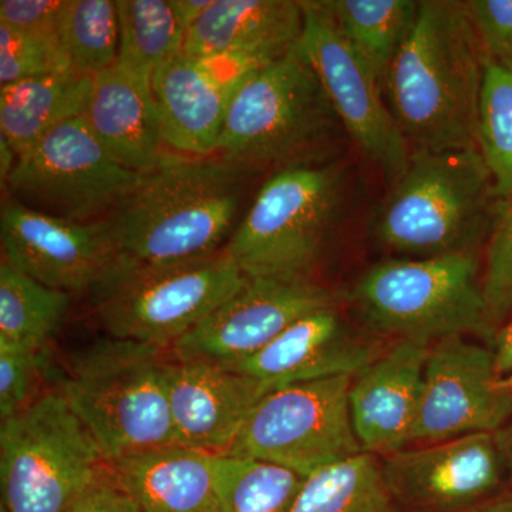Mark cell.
<instances>
[{
  "label": "cell",
  "instance_id": "cell-1",
  "mask_svg": "<svg viewBox=\"0 0 512 512\" xmlns=\"http://www.w3.org/2000/svg\"><path fill=\"white\" fill-rule=\"evenodd\" d=\"M485 60L464 2H420L383 82L387 107L413 150H478Z\"/></svg>",
  "mask_w": 512,
  "mask_h": 512
},
{
  "label": "cell",
  "instance_id": "cell-2",
  "mask_svg": "<svg viewBox=\"0 0 512 512\" xmlns=\"http://www.w3.org/2000/svg\"><path fill=\"white\" fill-rule=\"evenodd\" d=\"M242 173L218 156H165L107 220L117 265L180 264L221 252Z\"/></svg>",
  "mask_w": 512,
  "mask_h": 512
},
{
  "label": "cell",
  "instance_id": "cell-3",
  "mask_svg": "<svg viewBox=\"0 0 512 512\" xmlns=\"http://www.w3.org/2000/svg\"><path fill=\"white\" fill-rule=\"evenodd\" d=\"M171 349L97 340L74 353L59 384L107 463L178 446L168 403Z\"/></svg>",
  "mask_w": 512,
  "mask_h": 512
},
{
  "label": "cell",
  "instance_id": "cell-4",
  "mask_svg": "<svg viewBox=\"0 0 512 512\" xmlns=\"http://www.w3.org/2000/svg\"><path fill=\"white\" fill-rule=\"evenodd\" d=\"M497 202L477 148L413 150L377 212L375 234L384 247L406 258L480 252Z\"/></svg>",
  "mask_w": 512,
  "mask_h": 512
},
{
  "label": "cell",
  "instance_id": "cell-5",
  "mask_svg": "<svg viewBox=\"0 0 512 512\" xmlns=\"http://www.w3.org/2000/svg\"><path fill=\"white\" fill-rule=\"evenodd\" d=\"M342 165L320 158L286 165L259 190L222 249L248 278L311 281L342 220Z\"/></svg>",
  "mask_w": 512,
  "mask_h": 512
},
{
  "label": "cell",
  "instance_id": "cell-6",
  "mask_svg": "<svg viewBox=\"0 0 512 512\" xmlns=\"http://www.w3.org/2000/svg\"><path fill=\"white\" fill-rule=\"evenodd\" d=\"M343 130L312 67L292 47L256 70L232 100L215 156L239 170L313 160Z\"/></svg>",
  "mask_w": 512,
  "mask_h": 512
},
{
  "label": "cell",
  "instance_id": "cell-7",
  "mask_svg": "<svg viewBox=\"0 0 512 512\" xmlns=\"http://www.w3.org/2000/svg\"><path fill=\"white\" fill-rule=\"evenodd\" d=\"M352 301L370 329L394 339L493 336L480 252L379 262L353 286Z\"/></svg>",
  "mask_w": 512,
  "mask_h": 512
},
{
  "label": "cell",
  "instance_id": "cell-8",
  "mask_svg": "<svg viewBox=\"0 0 512 512\" xmlns=\"http://www.w3.org/2000/svg\"><path fill=\"white\" fill-rule=\"evenodd\" d=\"M224 251L171 265H117L94 291L107 336L171 349L245 284Z\"/></svg>",
  "mask_w": 512,
  "mask_h": 512
},
{
  "label": "cell",
  "instance_id": "cell-9",
  "mask_svg": "<svg viewBox=\"0 0 512 512\" xmlns=\"http://www.w3.org/2000/svg\"><path fill=\"white\" fill-rule=\"evenodd\" d=\"M59 386L0 427L3 512H66L106 464Z\"/></svg>",
  "mask_w": 512,
  "mask_h": 512
},
{
  "label": "cell",
  "instance_id": "cell-10",
  "mask_svg": "<svg viewBox=\"0 0 512 512\" xmlns=\"http://www.w3.org/2000/svg\"><path fill=\"white\" fill-rule=\"evenodd\" d=\"M353 376L269 390L242 424L227 456L255 458L309 477L363 453L350 417Z\"/></svg>",
  "mask_w": 512,
  "mask_h": 512
},
{
  "label": "cell",
  "instance_id": "cell-11",
  "mask_svg": "<svg viewBox=\"0 0 512 512\" xmlns=\"http://www.w3.org/2000/svg\"><path fill=\"white\" fill-rule=\"evenodd\" d=\"M143 177L111 156L80 116L20 153L6 184L32 210L93 222L116 210Z\"/></svg>",
  "mask_w": 512,
  "mask_h": 512
},
{
  "label": "cell",
  "instance_id": "cell-12",
  "mask_svg": "<svg viewBox=\"0 0 512 512\" xmlns=\"http://www.w3.org/2000/svg\"><path fill=\"white\" fill-rule=\"evenodd\" d=\"M303 29L296 47L318 77L343 130L396 183L413 148L393 119L382 83L350 45L322 0L302 2Z\"/></svg>",
  "mask_w": 512,
  "mask_h": 512
},
{
  "label": "cell",
  "instance_id": "cell-13",
  "mask_svg": "<svg viewBox=\"0 0 512 512\" xmlns=\"http://www.w3.org/2000/svg\"><path fill=\"white\" fill-rule=\"evenodd\" d=\"M493 348L448 336L431 343L410 446L497 433L512 419Z\"/></svg>",
  "mask_w": 512,
  "mask_h": 512
},
{
  "label": "cell",
  "instance_id": "cell-14",
  "mask_svg": "<svg viewBox=\"0 0 512 512\" xmlns=\"http://www.w3.org/2000/svg\"><path fill=\"white\" fill-rule=\"evenodd\" d=\"M279 56L181 53L163 64L153 76L151 89L164 146L185 157L215 156L238 90L256 70Z\"/></svg>",
  "mask_w": 512,
  "mask_h": 512
},
{
  "label": "cell",
  "instance_id": "cell-15",
  "mask_svg": "<svg viewBox=\"0 0 512 512\" xmlns=\"http://www.w3.org/2000/svg\"><path fill=\"white\" fill-rule=\"evenodd\" d=\"M3 262L57 291H97L119 262L107 221L77 222L20 202L2 208Z\"/></svg>",
  "mask_w": 512,
  "mask_h": 512
},
{
  "label": "cell",
  "instance_id": "cell-16",
  "mask_svg": "<svg viewBox=\"0 0 512 512\" xmlns=\"http://www.w3.org/2000/svg\"><path fill=\"white\" fill-rule=\"evenodd\" d=\"M332 305L333 293L312 281L248 278L171 353L181 362L231 367L261 352L296 320Z\"/></svg>",
  "mask_w": 512,
  "mask_h": 512
},
{
  "label": "cell",
  "instance_id": "cell-17",
  "mask_svg": "<svg viewBox=\"0 0 512 512\" xmlns=\"http://www.w3.org/2000/svg\"><path fill=\"white\" fill-rule=\"evenodd\" d=\"M394 500L426 512H466L505 476L494 433L407 447L380 458Z\"/></svg>",
  "mask_w": 512,
  "mask_h": 512
},
{
  "label": "cell",
  "instance_id": "cell-18",
  "mask_svg": "<svg viewBox=\"0 0 512 512\" xmlns=\"http://www.w3.org/2000/svg\"><path fill=\"white\" fill-rule=\"evenodd\" d=\"M383 349L375 340L360 336L336 303L296 320L261 352L227 369L274 390L289 384L355 376Z\"/></svg>",
  "mask_w": 512,
  "mask_h": 512
},
{
  "label": "cell",
  "instance_id": "cell-19",
  "mask_svg": "<svg viewBox=\"0 0 512 512\" xmlns=\"http://www.w3.org/2000/svg\"><path fill=\"white\" fill-rule=\"evenodd\" d=\"M431 343L396 339L353 376L350 417L363 453L383 458L410 447Z\"/></svg>",
  "mask_w": 512,
  "mask_h": 512
},
{
  "label": "cell",
  "instance_id": "cell-20",
  "mask_svg": "<svg viewBox=\"0 0 512 512\" xmlns=\"http://www.w3.org/2000/svg\"><path fill=\"white\" fill-rule=\"evenodd\" d=\"M168 403L178 446L227 454L268 387L234 370L171 360Z\"/></svg>",
  "mask_w": 512,
  "mask_h": 512
},
{
  "label": "cell",
  "instance_id": "cell-21",
  "mask_svg": "<svg viewBox=\"0 0 512 512\" xmlns=\"http://www.w3.org/2000/svg\"><path fill=\"white\" fill-rule=\"evenodd\" d=\"M82 117L111 156L128 170L148 174L164 160L153 89L117 64L93 77Z\"/></svg>",
  "mask_w": 512,
  "mask_h": 512
},
{
  "label": "cell",
  "instance_id": "cell-22",
  "mask_svg": "<svg viewBox=\"0 0 512 512\" xmlns=\"http://www.w3.org/2000/svg\"><path fill=\"white\" fill-rule=\"evenodd\" d=\"M303 29L302 2L214 0L187 32L184 53L194 56L266 53L284 55Z\"/></svg>",
  "mask_w": 512,
  "mask_h": 512
},
{
  "label": "cell",
  "instance_id": "cell-23",
  "mask_svg": "<svg viewBox=\"0 0 512 512\" xmlns=\"http://www.w3.org/2000/svg\"><path fill=\"white\" fill-rule=\"evenodd\" d=\"M212 454L160 448L111 463L141 512H221Z\"/></svg>",
  "mask_w": 512,
  "mask_h": 512
},
{
  "label": "cell",
  "instance_id": "cell-24",
  "mask_svg": "<svg viewBox=\"0 0 512 512\" xmlns=\"http://www.w3.org/2000/svg\"><path fill=\"white\" fill-rule=\"evenodd\" d=\"M93 77L69 70L0 87V136L23 153L53 128L83 116Z\"/></svg>",
  "mask_w": 512,
  "mask_h": 512
},
{
  "label": "cell",
  "instance_id": "cell-25",
  "mask_svg": "<svg viewBox=\"0 0 512 512\" xmlns=\"http://www.w3.org/2000/svg\"><path fill=\"white\" fill-rule=\"evenodd\" d=\"M73 295L47 288L2 261L0 346L45 352L62 328Z\"/></svg>",
  "mask_w": 512,
  "mask_h": 512
},
{
  "label": "cell",
  "instance_id": "cell-26",
  "mask_svg": "<svg viewBox=\"0 0 512 512\" xmlns=\"http://www.w3.org/2000/svg\"><path fill=\"white\" fill-rule=\"evenodd\" d=\"M322 3L383 86L390 64L416 23L420 2L322 0Z\"/></svg>",
  "mask_w": 512,
  "mask_h": 512
},
{
  "label": "cell",
  "instance_id": "cell-27",
  "mask_svg": "<svg viewBox=\"0 0 512 512\" xmlns=\"http://www.w3.org/2000/svg\"><path fill=\"white\" fill-rule=\"evenodd\" d=\"M120 46L117 66L151 86L163 64L184 53L187 30L171 0H116Z\"/></svg>",
  "mask_w": 512,
  "mask_h": 512
},
{
  "label": "cell",
  "instance_id": "cell-28",
  "mask_svg": "<svg viewBox=\"0 0 512 512\" xmlns=\"http://www.w3.org/2000/svg\"><path fill=\"white\" fill-rule=\"evenodd\" d=\"M291 512H396L380 458L362 453L305 478Z\"/></svg>",
  "mask_w": 512,
  "mask_h": 512
},
{
  "label": "cell",
  "instance_id": "cell-29",
  "mask_svg": "<svg viewBox=\"0 0 512 512\" xmlns=\"http://www.w3.org/2000/svg\"><path fill=\"white\" fill-rule=\"evenodd\" d=\"M221 512H291L305 477L255 458L212 454Z\"/></svg>",
  "mask_w": 512,
  "mask_h": 512
},
{
  "label": "cell",
  "instance_id": "cell-30",
  "mask_svg": "<svg viewBox=\"0 0 512 512\" xmlns=\"http://www.w3.org/2000/svg\"><path fill=\"white\" fill-rule=\"evenodd\" d=\"M64 52L77 72L94 77L119 57V12L113 0H64L59 20Z\"/></svg>",
  "mask_w": 512,
  "mask_h": 512
},
{
  "label": "cell",
  "instance_id": "cell-31",
  "mask_svg": "<svg viewBox=\"0 0 512 512\" xmlns=\"http://www.w3.org/2000/svg\"><path fill=\"white\" fill-rule=\"evenodd\" d=\"M478 151L498 200L512 194V67L485 60L478 104Z\"/></svg>",
  "mask_w": 512,
  "mask_h": 512
},
{
  "label": "cell",
  "instance_id": "cell-32",
  "mask_svg": "<svg viewBox=\"0 0 512 512\" xmlns=\"http://www.w3.org/2000/svg\"><path fill=\"white\" fill-rule=\"evenodd\" d=\"M483 293L488 325L494 335L512 316V194L495 205L485 242Z\"/></svg>",
  "mask_w": 512,
  "mask_h": 512
},
{
  "label": "cell",
  "instance_id": "cell-33",
  "mask_svg": "<svg viewBox=\"0 0 512 512\" xmlns=\"http://www.w3.org/2000/svg\"><path fill=\"white\" fill-rule=\"evenodd\" d=\"M74 67L59 36L20 32L0 23V84L22 82Z\"/></svg>",
  "mask_w": 512,
  "mask_h": 512
},
{
  "label": "cell",
  "instance_id": "cell-34",
  "mask_svg": "<svg viewBox=\"0 0 512 512\" xmlns=\"http://www.w3.org/2000/svg\"><path fill=\"white\" fill-rule=\"evenodd\" d=\"M43 352L0 346V417H10L28 409L45 390L42 380Z\"/></svg>",
  "mask_w": 512,
  "mask_h": 512
},
{
  "label": "cell",
  "instance_id": "cell-35",
  "mask_svg": "<svg viewBox=\"0 0 512 512\" xmlns=\"http://www.w3.org/2000/svg\"><path fill=\"white\" fill-rule=\"evenodd\" d=\"M464 5L485 57L512 67V0H468Z\"/></svg>",
  "mask_w": 512,
  "mask_h": 512
},
{
  "label": "cell",
  "instance_id": "cell-36",
  "mask_svg": "<svg viewBox=\"0 0 512 512\" xmlns=\"http://www.w3.org/2000/svg\"><path fill=\"white\" fill-rule=\"evenodd\" d=\"M66 512H141L110 463L77 495Z\"/></svg>",
  "mask_w": 512,
  "mask_h": 512
},
{
  "label": "cell",
  "instance_id": "cell-37",
  "mask_svg": "<svg viewBox=\"0 0 512 512\" xmlns=\"http://www.w3.org/2000/svg\"><path fill=\"white\" fill-rule=\"evenodd\" d=\"M64 0H2L0 23L20 32L59 36Z\"/></svg>",
  "mask_w": 512,
  "mask_h": 512
},
{
  "label": "cell",
  "instance_id": "cell-38",
  "mask_svg": "<svg viewBox=\"0 0 512 512\" xmlns=\"http://www.w3.org/2000/svg\"><path fill=\"white\" fill-rule=\"evenodd\" d=\"M493 352L498 375L512 370V316L493 335Z\"/></svg>",
  "mask_w": 512,
  "mask_h": 512
},
{
  "label": "cell",
  "instance_id": "cell-39",
  "mask_svg": "<svg viewBox=\"0 0 512 512\" xmlns=\"http://www.w3.org/2000/svg\"><path fill=\"white\" fill-rule=\"evenodd\" d=\"M214 0H171L175 15L180 19L184 29L190 30L195 23L210 9Z\"/></svg>",
  "mask_w": 512,
  "mask_h": 512
},
{
  "label": "cell",
  "instance_id": "cell-40",
  "mask_svg": "<svg viewBox=\"0 0 512 512\" xmlns=\"http://www.w3.org/2000/svg\"><path fill=\"white\" fill-rule=\"evenodd\" d=\"M494 436L498 451H500L501 461H503L505 476L512 480V419L501 427L497 433H494Z\"/></svg>",
  "mask_w": 512,
  "mask_h": 512
},
{
  "label": "cell",
  "instance_id": "cell-41",
  "mask_svg": "<svg viewBox=\"0 0 512 512\" xmlns=\"http://www.w3.org/2000/svg\"><path fill=\"white\" fill-rule=\"evenodd\" d=\"M466 512H512V495L484 501Z\"/></svg>",
  "mask_w": 512,
  "mask_h": 512
},
{
  "label": "cell",
  "instance_id": "cell-42",
  "mask_svg": "<svg viewBox=\"0 0 512 512\" xmlns=\"http://www.w3.org/2000/svg\"><path fill=\"white\" fill-rule=\"evenodd\" d=\"M500 386L501 389L505 390V392L512 396V370L511 372H508L507 375L500 377Z\"/></svg>",
  "mask_w": 512,
  "mask_h": 512
}]
</instances>
